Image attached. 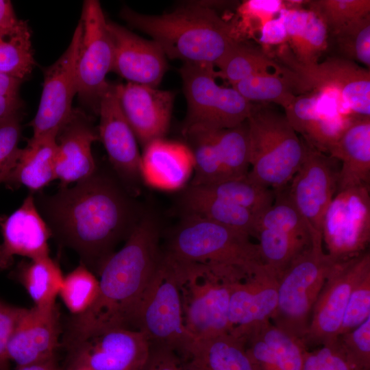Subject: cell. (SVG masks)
<instances>
[{
	"mask_svg": "<svg viewBox=\"0 0 370 370\" xmlns=\"http://www.w3.org/2000/svg\"><path fill=\"white\" fill-rule=\"evenodd\" d=\"M120 16L131 27L149 35L164 55L184 63L215 66L241 41L235 23L203 5H190L161 15H148L129 8Z\"/></svg>",
	"mask_w": 370,
	"mask_h": 370,
	"instance_id": "3",
	"label": "cell"
},
{
	"mask_svg": "<svg viewBox=\"0 0 370 370\" xmlns=\"http://www.w3.org/2000/svg\"><path fill=\"white\" fill-rule=\"evenodd\" d=\"M16 370H60L56 360L18 367Z\"/></svg>",
	"mask_w": 370,
	"mask_h": 370,
	"instance_id": "55",
	"label": "cell"
},
{
	"mask_svg": "<svg viewBox=\"0 0 370 370\" xmlns=\"http://www.w3.org/2000/svg\"><path fill=\"white\" fill-rule=\"evenodd\" d=\"M97 114L99 138L114 169L126 182L141 178L138 141L121 108L116 84L108 83L101 95Z\"/></svg>",
	"mask_w": 370,
	"mask_h": 370,
	"instance_id": "18",
	"label": "cell"
},
{
	"mask_svg": "<svg viewBox=\"0 0 370 370\" xmlns=\"http://www.w3.org/2000/svg\"><path fill=\"white\" fill-rule=\"evenodd\" d=\"M195 188L209 195L245 208L258 217L269 208L275 199L272 189L254 183L247 175Z\"/></svg>",
	"mask_w": 370,
	"mask_h": 370,
	"instance_id": "33",
	"label": "cell"
},
{
	"mask_svg": "<svg viewBox=\"0 0 370 370\" xmlns=\"http://www.w3.org/2000/svg\"><path fill=\"white\" fill-rule=\"evenodd\" d=\"M19 112L0 121V184L12 165L21 136Z\"/></svg>",
	"mask_w": 370,
	"mask_h": 370,
	"instance_id": "45",
	"label": "cell"
},
{
	"mask_svg": "<svg viewBox=\"0 0 370 370\" xmlns=\"http://www.w3.org/2000/svg\"><path fill=\"white\" fill-rule=\"evenodd\" d=\"M29 31L27 22L17 18L11 1L0 0V38H12Z\"/></svg>",
	"mask_w": 370,
	"mask_h": 370,
	"instance_id": "51",
	"label": "cell"
},
{
	"mask_svg": "<svg viewBox=\"0 0 370 370\" xmlns=\"http://www.w3.org/2000/svg\"><path fill=\"white\" fill-rule=\"evenodd\" d=\"M38 204L51 234L74 249L84 265L97 271L138 221L125 193L97 170L72 187L40 195Z\"/></svg>",
	"mask_w": 370,
	"mask_h": 370,
	"instance_id": "1",
	"label": "cell"
},
{
	"mask_svg": "<svg viewBox=\"0 0 370 370\" xmlns=\"http://www.w3.org/2000/svg\"><path fill=\"white\" fill-rule=\"evenodd\" d=\"M108 27L114 53L112 71L127 82L157 88L167 69L160 47L116 23L108 21Z\"/></svg>",
	"mask_w": 370,
	"mask_h": 370,
	"instance_id": "22",
	"label": "cell"
},
{
	"mask_svg": "<svg viewBox=\"0 0 370 370\" xmlns=\"http://www.w3.org/2000/svg\"><path fill=\"white\" fill-rule=\"evenodd\" d=\"M34 64L30 31L12 38H0V73L23 81Z\"/></svg>",
	"mask_w": 370,
	"mask_h": 370,
	"instance_id": "40",
	"label": "cell"
},
{
	"mask_svg": "<svg viewBox=\"0 0 370 370\" xmlns=\"http://www.w3.org/2000/svg\"><path fill=\"white\" fill-rule=\"evenodd\" d=\"M306 3L332 35L350 22L370 14L369 0H313Z\"/></svg>",
	"mask_w": 370,
	"mask_h": 370,
	"instance_id": "39",
	"label": "cell"
},
{
	"mask_svg": "<svg viewBox=\"0 0 370 370\" xmlns=\"http://www.w3.org/2000/svg\"><path fill=\"white\" fill-rule=\"evenodd\" d=\"M181 358L171 349L149 345L148 356L140 370H185Z\"/></svg>",
	"mask_w": 370,
	"mask_h": 370,
	"instance_id": "50",
	"label": "cell"
},
{
	"mask_svg": "<svg viewBox=\"0 0 370 370\" xmlns=\"http://www.w3.org/2000/svg\"><path fill=\"white\" fill-rule=\"evenodd\" d=\"M23 309L0 300V370H10L8 346Z\"/></svg>",
	"mask_w": 370,
	"mask_h": 370,
	"instance_id": "49",
	"label": "cell"
},
{
	"mask_svg": "<svg viewBox=\"0 0 370 370\" xmlns=\"http://www.w3.org/2000/svg\"><path fill=\"white\" fill-rule=\"evenodd\" d=\"M116 88L122 111L137 141L144 147L163 138L170 124L173 94L132 82L116 84Z\"/></svg>",
	"mask_w": 370,
	"mask_h": 370,
	"instance_id": "19",
	"label": "cell"
},
{
	"mask_svg": "<svg viewBox=\"0 0 370 370\" xmlns=\"http://www.w3.org/2000/svg\"><path fill=\"white\" fill-rule=\"evenodd\" d=\"M248 235L208 219L186 214L167 254L188 262L236 267L253 273L262 265L258 245Z\"/></svg>",
	"mask_w": 370,
	"mask_h": 370,
	"instance_id": "6",
	"label": "cell"
},
{
	"mask_svg": "<svg viewBox=\"0 0 370 370\" xmlns=\"http://www.w3.org/2000/svg\"><path fill=\"white\" fill-rule=\"evenodd\" d=\"M188 138L193 142L191 150L194 158L190 186H206L227 180L211 132L195 134Z\"/></svg>",
	"mask_w": 370,
	"mask_h": 370,
	"instance_id": "37",
	"label": "cell"
},
{
	"mask_svg": "<svg viewBox=\"0 0 370 370\" xmlns=\"http://www.w3.org/2000/svg\"><path fill=\"white\" fill-rule=\"evenodd\" d=\"M0 271L10 267L15 256L28 259L48 256V241L52 234L32 195L8 216L0 217Z\"/></svg>",
	"mask_w": 370,
	"mask_h": 370,
	"instance_id": "21",
	"label": "cell"
},
{
	"mask_svg": "<svg viewBox=\"0 0 370 370\" xmlns=\"http://www.w3.org/2000/svg\"><path fill=\"white\" fill-rule=\"evenodd\" d=\"M278 274L262 264L232 284L229 333L241 338L271 321L278 304Z\"/></svg>",
	"mask_w": 370,
	"mask_h": 370,
	"instance_id": "17",
	"label": "cell"
},
{
	"mask_svg": "<svg viewBox=\"0 0 370 370\" xmlns=\"http://www.w3.org/2000/svg\"><path fill=\"white\" fill-rule=\"evenodd\" d=\"M186 214L197 216L249 236H257L258 218L250 210L190 186L183 199Z\"/></svg>",
	"mask_w": 370,
	"mask_h": 370,
	"instance_id": "29",
	"label": "cell"
},
{
	"mask_svg": "<svg viewBox=\"0 0 370 370\" xmlns=\"http://www.w3.org/2000/svg\"><path fill=\"white\" fill-rule=\"evenodd\" d=\"M66 347L68 370H140L149 352L141 332L121 326L103 328Z\"/></svg>",
	"mask_w": 370,
	"mask_h": 370,
	"instance_id": "13",
	"label": "cell"
},
{
	"mask_svg": "<svg viewBox=\"0 0 370 370\" xmlns=\"http://www.w3.org/2000/svg\"><path fill=\"white\" fill-rule=\"evenodd\" d=\"M276 56L299 77L305 91L317 88L336 92L356 115L370 116V71L344 58H329L312 64L297 62L288 46H280Z\"/></svg>",
	"mask_w": 370,
	"mask_h": 370,
	"instance_id": "11",
	"label": "cell"
},
{
	"mask_svg": "<svg viewBox=\"0 0 370 370\" xmlns=\"http://www.w3.org/2000/svg\"><path fill=\"white\" fill-rule=\"evenodd\" d=\"M336 341L354 370H370V317Z\"/></svg>",
	"mask_w": 370,
	"mask_h": 370,
	"instance_id": "43",
	"label": "cell"
},
{
	"mask_svg": "<svg viewBox=\"0 0 370 370\" xmlns=\"http://www.w3.org/2000/svg\"><path fill=\"white\" fill-rule=\"evenodd\" d=\"M82 32L76 67L77 95L80 102L97 113L101 95L114 63V46L100 3L84 2Z\"/></svg>",
	"mask_w": 370,
	"mask_h": 370,
	"instance_id": "10",
	"label": "cell"
},
{
	"mask_svg": "<svg viewBox=\"0 0 370 370\" xmlns=\"http://www.w3.org/2000/svg\"><path fill=\"white\" fill-rule=\"evenodd\" d=\"M21 106L19 97H0V121L18 113Z\"/></svg>",
	"mask_w": 370,
	"mask_h": 370,
	"instance_id": "54",
	"label": "cell"
},
{
	"mask_svg": "<svg viewBox=\"0 0 370 370\" xmlns=\"http://www.w3.org/2000/svg\"><path fill=\"white\" fill-rule=\"evenodd\" d=\"M369 189V185H362L337 191L325 212L323 244L338 261L367 251L370 241Z\"/></svg>",
	"mask_w": 370,
	"mask_h": 370,
	"instance_id": "12",
	"label": "cell"
},
{
	"mask_svg": "<svg viewBox=\"0 0 370 370\" xmlns=\"http://www.w3.org/2000/svg\"><path fill=\"white\" fill-rule=\"evenodd\" d=\"M162 255L156 223L152 217H142L125 245L101 265L97 297L86 312L73 317L64 342L73 343L107 327L132 328L137 307Z\"/></svg>",
	"mask_w": 370,
	"mask_h": 370,
	"instance_id": "2",
	"label": "cell"
},
{
	"mask_svg": "<svg viewBox=\"0 0 370 370\" xmlns=\"http://www.w3.org/2000/svg\"><path fill=\"white\" fill-rule=\"evenodd\" d=\"M23 81L0 73V97H19L18 91Z\"/></svg>",
	"mask_w": 370,
	"mask_h": 370,
	"instance_id": "53",
	"label": "cell"
},
{
	"mask_svg": "<svg viewBox=\"0 0 370 370\" xmlns=\"http://www.w3.org/2000/svg\"><path fill=\"white\" fill-rule=\"evenodd\" d=\"M246 121L251 166L247 177L273 191L284 188L303 161L304 141L284 114L263 104L252 103Z\"/></svg>",
	"mask_w": 370,
	"mask_h": 370,
	"instance_id": "5",
	"label": "cell"
},
{
	"mask_svg": "<svg viewBox=\"0 0 370 370\" xmlns=\"http://www.w3.org/2000/svg\"><path fill=\"white\" fill-rule=\"evenodd\" d=\"M219 69L216 76L227 80L232 86L250 76L266 73L282 72L285 66L279 64L262 50L237 41L215 64Z\"/></svg>",
	"mask_w": 370,
	"mask_h": 370,
	"instance_id": "32",
	"label": "cell"
},
{
	"mask_svg": "<svg viewBox=\"0 0 370 370\" xmlns=\"http://www.w3.org/2000/svg\"><path fill=\"white\" fill-rule=\"evenodd\" d=\"M284 7V1L282 0H248L242 3L238 8L240 19L235 24L240 38L260 33L263 25L275 18Z\"/></svg>",
	"mask_w": 370,
	"mask_h": 370,
	"instance_id": "42",
	"label": "cell"
},
{
	"mask_svg": "<svg viewBox=\"0 0 370 370\" xmlns=\"http://www.w3.org/2000/svg\"><path fill=\"white\" fill-rule=\"evenodd\" d=\"M57 135L52 132L28 140L25 147L18 149L3 183L35 193L56 180Z\"/></svg>",
	"mask_w": 370,
	"mask_h": 370,
	"instance_id": "26",
	"label": "cell"
},
{
	"mask_svg": "<svg viewBox=\"0 0 370 370\" xmlns=\"http://www.w3.org/2000/svg\"><path fill=\"white\" fill-rule=\"evenodd\" d=\"M321 106V101L319 94H301L297 95L284 109V115L294 130L302 134L306 125Z\"/></svg>",
	"mask_w": 370,
	"mask_h": 370,
	"instance_id": "47",
	"label": "cell"
},
{
	"mask_svg": "<svg viewBox=\"0 0 370 370\" xmlns=\"http://www.w3.org/2000/svg\"><path fill=\"white\" fill-rule=\"evenodd\" d=\"M70 370H88V369L79 368V369H70Z\"/></svg>",
	"mask_w": 370,
	"mask_h": 370,
	"instance_id": "56",
	"label": "cell"
},
{
	"mask_svg": "<svg viewBox=\"0 0 370 370\" xmlns=\"http://www.w3.org/2000/svg\"><path fill=\"white\" fill-rule=\"evenodd\" d=\"M60 322L56 306L23 308L10 337L8 354L17 368L55 359Z\"/></svg>",
	"mask_w": 370,
	"mask_h": 370,
	"instance_id": "20",
	"label": "cell"
},
{
	"mask_svg": "<svg viewBox=\"0 0 370 370\" xmlns=\"http://www.w3.org/2000/svg\"><path fill=\"white\" fill-rule=\"evenodd\" d=\"M193 172V154L188 146L160 138L144 147L140 177L148 186L162 190H179Z\"/></svg>",
	"mask_w": 370,
	"mask_h": 370,
	"instance_id": "24",
	"label": "cell"
},
{
	"mask_svg": "<svg viewBox=\"0 0 370 370\" xmlns=\"http://www.w3.org/2000/svg\"><path fill=\"white\" fill-rule=\"evenodd\" d=\"M82 32L79 20L66 49L44 73L38 110L30 123L34 138L52 132L58 134L72 116V103L77 95L76 67Z\"/></svg>",
	"mask_w": 370,
	"mask_h": 370,
	"instance_id": "15",
	"label": "cell"
},
{
	"mask_svg": "<svg viewBox=\"0 0 370 370\" xmlns=\"http://www.w3.org/2000/svg\"><path fill=\"white\" fill-rule=\"evenodd\" d=\"M183 359L185 370H254L245 341L229 332L193 341Z\"/></svg>",
	"mask_w": 370,
	"mask_h": 370,
	"instance_id": "27",
	"label": "cell"
},
{
	"mask_svg": "<svg viewBox=\"0 0 370 370\" xmlns=\"http://www.w3.org/2000/svg\"><path fill=\"white\" fill-rule=\"evenodd\" d=\"M343 58L370 67V14L353 21L333 34Z\"/></svg>",
	"mask_w": 370,
	"mask_h": 370,
	"instance_id": "41",
	"label": "cell"
},
{
	"mask_svg": "<svg viewBox=\"0 0 370 370\" xmlns=\"http://www.w3.org/2000/svg\"><path fill=\"white\" fill-rule=\"evenodd\" d=\"M369 273V251L336 264L313 306L303 340L308 348L336 340L351 293L356 284Z\"/></svg>",
	"mask_w": 370,
	"mask_h": 370,
	"instance_id": "14",
	"label": "cell"
},
{
	"mask_svg": "<svg viewBox=\"0 0 370 370\" xmlns=\"http://www.w3.org/2000/svg\"><path fill=\"white\" fill-rule=\"evenodd\" d=\"M304 143L303 161L288 192L312 229L321 234L324 215L338 190L340 168L336 159Z\"/></svg>",
	"mask_w": 370,
	"mask_h": 370,
	"instance_id": "16",
	"label": "cell"
},
{
	"mask_svg": "<svg viewBox=\"0 0 370 370\" xmlns=\"http://www.w3.org/2000/svg\"><path fill=\"white\" fill-rule=\"evenodd\" d=\"M282 72L260 73L232 85L246 100L252 103H274L287 108L297 96L305 92L303 85L292 71L285 67Z\"/></svg>",
	"mask_w": 370,
	"mask_h": 370,
	"instance_id": "30",
	"label": "cell"
},
{
	"mask_svg": "<svg viewBox=\"0 0 370 370\" xmlns=\"http://www.w3.org/2000/svg\"><path fill=\"white\" fill-rule=\"evenodd\" d=\"M369 317L370 273L353 289L343 313L338 336L356 328Z\"/></svg>",
	"mask_w": 370,
	"mask_h": 370,
	"instance_id": "44",
	"label": "cell"
},
{
	"mask_svg": "<svg viewBox=\"0 0 370 370\" xmlns=\"http://www.w3.org/2000/svg\"><path fill=\"white\" fill-rule=\"evenodd\" d=\"M274 193L273 203L258 218L257 234L260 229H270L308 241L320 234L312 229L296 208L288 195V186Z\"/></svg>",
	"mask_w": 370,
	"mask_h": 370,
	"instance_id": "34",
	"label": "cell"
},
{
	"mask_svg": "<svg viewBox=\"0 0 370 370\" xmlns=\"http://www.w3.org/2000/svg\"><path fill=\"white\" fill-rule=\"evenodd\" d=\"M242 338L254 370H278L273 354L255 328Z\"/></svg>",
	"mask_w": 370,
	"mask_h": 370,
	"instance_id": "48",
	"label": "cell"
},
{
	"mask_svg": "<svg viewBox=\"0 0 370 370\" xmlns=\"http://www.w3.org/2000/svg\"><path fill=\"white\" fill-rule=\"evenodd\" d=\"M214 66L184 63L180 69L187 101L184 136L234 127L248 118L252 103L234 88L216 82Z\"/></svg>",
	"mask_w": 370,
	"mask_h": 370,
	"instance_id": "8",
	"label": "cell"
},
{
	"mask_svg": "<svg viewBox=\"0 0 370 370\" xmlns=\"http://www.w3.org/2000/svg\"><path fill=\"white\" fill-rule=\"evenodd\" d=\"M175 272L186 329L193 341L230 332L232 284L246 276L239 268L188 262L166 251Z\"/></svg>",
	"mask_w": 370,
	"mask_h": 370,
	"instance_id": "4",
	"label": "cell"
},
{
	"mask_svg": "<svg viewBox=\"0 0 370 370\" xmlns=\"http://www.w3.org/2000/svg\"><path fill=\"white\" fill-rule=\"evenodd\" d=\"M15 275L35 306L56 305L64 275L58 263L49 256L21 262L16 268Z\"/></svg>",
	"mask_w": 370,
	"mask_h": 370,
	"instance_id": "31",
	"label": "cell"
},
{
	"mask_svg": "<svg viewBox=\"0 0 370 370\" xmlns=\"http://www.w3.org/2000/svg\"><path fill=\"white\" fill-rule=\"evenodd\" d=\"M99 293V280L83 264L64 276L59 295L73 316L86 312Z\"/></svg>",
	"mask_w": 370,
	"mask_h": 370,
	"instance_id": "38",
	"label": "cell"
},
{
	"mask_svg": "<svg viewBox=\"0 0 370 370\" xmlns=\"http://www.w3.org/2000/svg\"><path fill=\"white\" fill-rule=\"evenodd\" d=\"M286 27L282 17L278 16L267 21L260 32L259 41L264 45H283L287 42Z\"/></svg>",
	"mask_w": 370,
	"mask_h": 370,
	"instance_id": "52",
	"label": "cell"
},
{
	"mask_svg": "<svg viewBox=\"0 0 370 370\" xmlns=\"http://www.w3.org/2000/svg\"><path fill=\"white\" fill-rule=\"evenodd\" d=\"M282 17L287 33L289 48L302 64L318 62L328 47V30L323 23L309 10L282 8Z\"/></svg>",
	"mask_w": 370,
	"mask_h": 370,
	"instance_id": "28",
	"label": "cell"
},
{
	"mask_svg": "<svg viewBox=\"0 0 370 370\" xmlns=\"http://www.w3.org/2000/svg\"><path fill=\"white\" fill-rule=\"evenodd\" d=\"M303 370H354L337 341L306 354Z\"/></svg>",
	"mask_w": 370,
	"mask_h": 370,
	"instance_id": "46",
	"label": "cell"
},
{
	"mask_svg": "<svg viewBox=\"0 0 370 370\" xmlns=\"http://www.w3.org/2000/svg\"><path fill=\"white\" fill-rule=\"evenodd\" d=\"M98 140L90 117L82 110L74 109L56 138V175L60 186L85 180L96 171L92 145Z\"/></svg>",
	"mask_w": 370,
	"mask_h": 370,
	"instance_id": "23",
	"label": "cell"
},
{
	"mask_svg": "<svg viewBox=\"0 0 370 370\" xmlns=\"http://www.w3.org/2000/svg\"><path fill=\"white\" fill-rule=\"evenodd\" d=\"M132 328L141 332L149 345L166 347L182 356L193 341L184 325L174 267L165 252L139 302Z\"/></svg>",
	"mask_w": 370,
	"mask_h": 370,
	"instance_id": "9",
	"label": "cell"
},
{
	"mask_svg": "<svg viewBox=\"0 0 370 370\" xmlns=\"http://www.w3.org/2000/svg\"><path fill=\"white\" fill-rule=\"evenodd\" d=\"M257 237L262 264L278 274L279 278L312 242V240L306 241L270 229L259 230Z\"/></svg>",
	"mask_w": 370,
	"mask_h": 370,
	"instance_id": "35",
	"label": "cell"
},
{
	"mask_svg": "<svg viewBox=\"0 0 370 370\" xmlns=\"http://www.w3.org/2000/svg\"><path fill=\"white\" fill-rule=\"evenodd\" d=\"M271 349L278 370H303L308 348L302 339L268 321L256 328Z\"/></svg>",
	"mask_w": 370,
	"mask_h": 370,
	"instance_id": "36",
	"label": "cell"
},
{
	"mask_svg": "<svg viewBox=\"0 0 370 370\" xmlns=\"http://www.w3.org/2000/svg\"><path fill=\"white\" fill-rule=\"evenodd\" d=\"M328 155L341 162L338 190L370 184V116L349 119Z\"/></svg>",
	"mask_w": 370,
	"mask_h": 370,
	"instance_id": "25",
	"label": "cell"
},
{
	"mask_svg": "<svg viewBox=\"0 0 370 370\" xmlns=\"http://www.w3.org/2000/svg\"><path fill=\"white\" fill-rule=\"evenodd\" d=\"M338 262L323 250L322 235L316 234L311 245L280 276L278 304L271 321L304 340L313 306Z\"/></svg>",
	"mask_w": 370,
	"mask_h": 370,
	"instance_id": "7",
	"label": "cell"
}]
</instances>
